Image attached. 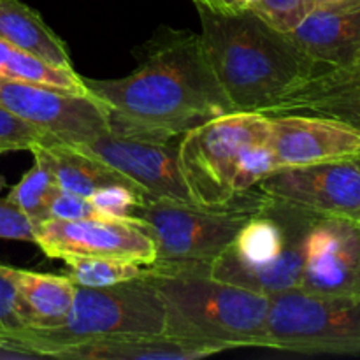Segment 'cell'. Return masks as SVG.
<instances>
[{"label": "cell", "instance_id": "5", "mask_svg": "<svg viewBox=\"0 0 360 360\" xmlns=\"http://www.w3.org/2000/svg\"><path fill=\"white\" fill-rule=\"evenodd\" d=\"M165 327L162 299L146 276L112 287H76L72 308L60 326L27 329L18 355L56 359L62 352L116 336H153Z\"/></svg>", "mask_w": 360, "mask_h": 360}, {"label": "cell", "instance_id": "18", "mask_svg": "<svg viewBox=\"0 0 360 360\" xmlns=\"http://www.w3.org/2000/svg\"><path fill=\"white\" fill-rule=\"evenodd\" d=\"M7 276L16 288L21 316L27 329L55 327L65 320L72 308L76 285L69 276L37 273L7 266Z\"/></svg>", "mask_w": 360, "mask_h": 360}, {"label": "cell", "instance_id": "9", "mask_svg": "<svg viewBox=\"0 0 360 360\" xmlns=\"http://www.w3.org/2000/svg\"><path fill=\"white\" fill-rule=\"evenodd\" d=\"M0 105L62 143L84 144L109 132L108 109L91 94L0 77Z\"/></svg>", "mask_w": 360, "mask_h": 360}, {"label": "cell", "instance_id": "15", "mask_svg": "<svg viewBox=\"0 0 360 360\" xmlns=\"http://www.w3.org/2000/svg\"><path fill=\"white\" fill-rule=\"evenodd\" d=\"M288 112L326 116L360 129V56L345 65L316 69L269 116Z\"/></svg>", "mask_w": 360, "mask_h": 360}, {"label": "cell", "instance_id": "27", "mask_svg": "<svg viewBox=\"0 0 360 360\" xmlns=\"http://www.w3.org/2000/svg\"><path fill=\"white\" fill-rule=\"evenodd\" d=\"M273 171H276V160H274V153L273 148H271L269 137L252 143L245 151H243L238 171H236V193L255 188V186Z\"/></svg>", "mask_w": 360, "mask_h": 360}, {"label": "cell", "instance_id": "22", "mask_svg": "<svg viewBox=\"0 0 360 360\" xmlns=\"http://www.w3.org/2000/svg\"><path fill=\"white\" fill-rule=\"evenodd\" d=\"M67 274L76 287L102 288L143 278L148 266L111 257H67Z\"/></svg>", "mask_w": 360, "mask_h": 360}, {"label": "cell", "instance_id": "28", "mask_svg": "<svg viewBox=\"0 0 360 360\" xmlns=\"http://www.w3.org/2000/svg\"><path fill=\"white\" fill-rule=\"evenodd\" d=\"M51 141L58 139L0 105V155L7 151H30L34 146Z\"/></svg>", "mask_w": 360, "mask_h": 360}, {"label": "cell", "instance_id": "10", "mask_svg": "<svg viewBox=\"0 0 360 360\" xmlns=\"http://www.w3.org/2000/svg\"><path fill=\"white\" fill-rule=\"evenodd\" d=\"M255 188L320 218L360 225V167L355 160L280 167Z\"/></svg>", "mask_w": 360, "mask_h": 360}, {"label": "cell", "instance_id": "23", "mask_svg": "<svg viewBox=\"0 0 360 360\" xmlns=\"http://www.w3.org/2000/svg\"><path fill=\"white\" fill-rule=\"evenodd\" d=\"M32 155L35 158L34 167L25 172L23 178L11 188L7 199L20 207L25 214H28L35 224H41L48 218L46 210H48L49 197L58 185L46 158L37 150H32Z\"/></svg>", "mask_w": 360, "mask_h": 360}, {"label": "cell", "instance_id": "11", "mask_svg": "<svg viewBox=\"0 0 360 360\" xmlns=\"http://www.w3.org/2000/svg\"><path fill=\"white\" fill-rule=\"evenodd\" d=\"M35 245L49 259L111 257L139 266H151L157 245L139 221L115 220H48L37 224Z\"/></svg>", "mask_w": 360, "mask_h": 360}, {"label": "cell", "instance_id": "8", "mask_svg": "<svg viewBox=\"0 0 360 360\" xmlns=\"http://www.w3.org/2000/svg\"><path fill=\"white\" fill-rule=\"evenodd\" d=\"M269 137V116L232 111L193 127L179 137L178 164L192 200L225 206L238 193L234 176L252 143Z\"/></svg>", "mask_w": 360, "mask_h": 360}, {"label": "cell", "instance_id": "29", "mask_svg": "<svg viewBox=\"0 0 360 360\" xmlns=\"http://www.w3.org/2000/svg\"><path fill=\"white\" fill-rule=\"evenodd\" d=\"M46 214H48V218H55V220H102V218H109L102 211H98L90 202V199L65 192L60 186L53 190Z\"/></svg>", "mask_w": 360, "mask_h": 360}, {"label": "cell", "instance_id": "26", "mask_svg": "<svg viewBox=\"0 0 360 360\" xmlns=\"http://www.w3.org/2000/svg\"><path fill=\"white\" fill-rule=\"evenodd\" d=\"M27 330L18 302L16 288L0 262V350L18 354V341Z\"/></svg>", "mask_w": 360, "mask_h": 360}, {"label": "cell", "instance_id": "31", "mask_svg": "<svg viewBox=\"0 0 360 360\" xmlns=\"http://www.w3.org/2000/svg\"><path fill=\"white\" fill-rule=\"evenodd\" d=\"M193 2L200 9L217 14H236L246 11L245 0H193Z\"/></svg>", "mask_w": 360, "mask_h": 360}, {"label": "cell", "instance_id": "13", "mask_svg": "<svg viewBox=\"0 0 360 360\" xmlns=\"http://www.w3.org/2000/svg\"><path fill=\"white\" fill-rule=\"evenodd\" d=\"M269 143L276 169L360 158V129L315 115L269 116Z\"/></svg>", "mask_w": 360, "mask_h": 360}, {"label": "cell", "instance_id": "32", "mask_svg": "<svg viewBox=\"0 0 360 360\" xmlns=\"http://www.w3.org/2000/svg\"><path fill=\"white\" fill-rule=\"evenodd\" d=\"M350 2V0H316V7H330V6H340V4Z\"/></svg>", "mask_w": 360, "mask_h": 360}, {"label": "cell", "instance_id": "19", "mask_svg": "<svg viewBox=\"0 0 360 360\" xmlns=\"http://www.w3.org/2000/svg\"><path fill=\"white\" fill-rule=\"evenodd\" d=\"M0 39L48 65L74 70L65 42L37 11L20 0H0Z\"/></svg>", "mask_w": 360, "mask_h": 360}, {"label": "cell", "instance_id": "35", "mask_svg": "<svg viewBox=\"0 0 360 360\" xmlns=\"http://www.w3.org/2000/svg\"><path fill=\"white\" fill-rule=\"evenodd\" d=\"M355 162H357V165L360 167V158H357V160H355Z\"/></svg>", "mask_w": 360, "mask_h": 360}, {"label": "cell", "instance_id": "33", "mask_svg": "<svg viewBox=\"0 0 360 360\" xmlns=\"http://www.w3.org/2000/svg\"><path fill=\"white\" fill-rule=\"evenodd\" d=\"M354 294H360V262H359L357 278H355V288H354Z\"/></svg>", "mask_w": 360, "mask_h": 360}, {"label": "cell", "instance_id": "2", "mask_svg": "<svg viewBox=\"0 0 360 360\" xmlns=\"http://www.w3.org/2000/svg\"><path fill=\"white\" fill-rule=\"evenodd\" d=\"M200 39L234 111L273 109L319 67L287 37L250 11L217 14L200 9Z\"/></svg>", "mask_w": 360, "mask_h": 360}, {"label": "cell", "instance_id": "17", "mask_svg": "<svg viewBox=\"0 0 360 360\" xmlns=\"http://www.w3.org/2000/svg\"><path fill=\"white\" fill-rule=\"evenodd\" d=\"M217 352L200 343L169 336H116L90 341L62 352L56 359L74 360H192L214 355Z\"/></svg>", "mask_w": 360, "mask_h": 360}, {"label": "cell", "instance_id": "12", "mask_svg": "<svg viewBox=\"0 0 360 360\" xmlns=\"http://www.w3.org/2000/svg\"><path fill=\"white\" fill-rule=\"evenodd\" d=\"M132 181L148 199L188 202L192 200L178 164V144L134 139L108 132L90 143L77 144Z\"/></svg>", "mask_w": 360, "mask_h": 360}, {"label": "cell", "instance_id": "20", "mask_svg": "<svg viewBox=\"0 0 360 360\" xmlns=\"http://www.w3.org/2000/svg\"><path fill=\"white\" fill-rule=\"evenodd\" d=\"M32 150H37L46 158L56 179V185L65 192L88 199L95 190L112 183L134 185L116 169L109 167L105 162L84 151L77 144L51 141L48 144L34 146Z\"/></svg>", "mask_w": 360, "mask_h": 360}, {"label": "cell", "instance_id": "25", "mask_svg": "<svg viewBox=\"0 0 360 360\" xmlns=\"http://www.w3.org/2000/svg\"><path fill=\"white\" fill-rule=\"evenodd\" d=\"M88 199L105 217L115 218V220L139 221V218H134V213L144 202L146 195L136 185L112 183V185L95 190Z\"/></svg>", "mask_w": 360, "mask_h": 360}, {"label": "cell", "instance_id": "3", "mask_svg": "<svg viewBox=\"0 0 360 360\" xmlns=\"http://www.w3.org/2000/svg\"><path fill=\"white\" fill-rule=\"evenodd\" d=\"M165 311L164 333L217 354L266 348L269 295L211 276L206 269L146 267Z\"/></svg>", "mask_w": 360, "mask_h": 360}, {"label": "cell", "instance_id": "21", "mask_svg": "<svg viewBox=\"0 0 360 360\" xmlns=\"http://www.w3.org/2000/svg\"><path fill=\"white\" fill-rule=\"evenodd\" d=\"M0 77L28 81L42 86L58 88L72 94H90L84 79L76 70H63L20 51L0 39Z\"/></svg>", "mask_w": 360, "mask_h": 360}, {"label": "cell", "instance_id": "34", "mask_svg": "<svg viewBox=\"0 0 360 360\" xmlns=\"http://www.w3.org/2000/svg\"><path fill=\"white\" fill-rule=\"evenodd\" d=\"M4 186H6V179H4L2 176H0V190H2Z\"/></svg>", "mask_w": 360, "mask_h": 360}, {"label": "cell", "instance_id": "7", "mask_svg": "<svg viewBox=\"0 0 360 360\" xmlns=\"http://www.w3.org/2000/svg\"><path fill=\"white\" fill-rule=\"evenodd\" d=\"M266 348L304 355H360V294L269 295Z\"/></svg>", "mask_w": 360, "mask_h": 360}, {"label": "cell", "instance_id": "4", "mask_svg": "<svg viewBox=\"0 0 360 360\" xmlns=\"http://www.w3.org/2000/svg\"><path fill=\"white\" fill-rule=\"evenodd\" d=\"M320 217L267 195L232 245L213 260L211 276L260 294L297 290L306 239Z\"/></svg>", "mask_w": 360, "mask_h": 360}, {"label": "cell", "instance_id": "16", "mask_svg": "<svg viewBox=\"0 0 360 360\" xmlns=\"http://www.w3.org/2000/svg\"><path fill=\"white\" fill-rule=\"evenodd\" d=\"M287 37L319 69L345 65L359 58L360 0L316 7Z\"/></svg>", "mask_w": 360, "mask_h": 360}, {"label": "cell", "instance_id": "1", "mask_svg": "<svg viewBox=\"0 0 360 360\" xmlns=\"http://www.w3.org/2000/svg\"><path fill=\"white\" fill-rule=\"evenodd\" d=\"M136 69L118 79H84L108 109L109 132L172 143L193 127L232 112L200 34L162 27L137 53Z\"/></svg>", "mask_w": 360, "mask_h": 360}, {"label": "cell", "instance_id": "30", "mask_svg": "<svg viewBox=\"0 0 360 360\" xmlns=\"http://www.w3.org/2000/svg\"><path fill=\"white\" fill-rule=\"evenodd\" d=\"M37 224L9 199L0 197V239L9 241H35Z\"/></svg>", "mask_w": 360, "mask_h": 360}, {"label": "cell", "instance_id": "24", "mask_svg": "<svg viewBox=\"0 0 360 360\" xmlns=\"http://www.w3.org/2000/svg\"><path fill=\"white\" fill-rule=\"evenodd\" d=\"M246 11L280 34L294 32L313 11L316 0H245Z\"/></svg>", "mask_w": 360, "mask_h": 360}, {"label": "cell", "instance_id": "14", "mask_svg": "<svg viewBox=\"0 0 360 360\" xmlns=\"http://www.w3.org/2000/svg\"><path fill=\"white\" fill-rule=\"evenodd\" d=\"M360 262V225L319 218L306 239L304 267L297 290L354 294Z\"/></svg>", "mask_w": 360, "mask_h": 360}, {"label": "cell", "instance_id": "6", "mask_svg": "<svg viewBox=\"0 0 360 360\" xmlns=\"http://www.w3.org/2000/svg\"><path fill=\"white\" fill-rule=\"evenodd\" d=\"M266 193L259 188L238 193L225 206H199L144 199L134 213L157 245L153 267L206 269L236 239L243 225L260 210Z\"/></svg>", "mask_w": 360, "mask_h": 360}]
</instances>
